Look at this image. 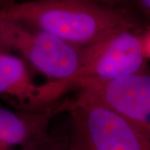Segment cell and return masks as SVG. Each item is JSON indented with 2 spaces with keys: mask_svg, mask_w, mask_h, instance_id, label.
Returning <instances> with one entry per match:
<instances>
[{
  "mask_svg": "<svg viewBox=\"0 0 150 150\" xmlns=\"http://www.w3.org/2000/svg\"><path fill=\"white\" fill-rule=\"evenodd\" d=\"M77 96L107 105L150 130L149 69L105 83L87 86Z\"/></svg>",
  "mask_w": 150,
  "mask_h": 150,
  "instance_id": "5",
  "label": "cell"
},
{
  "mask_svg": "<svg viewBox=\"0 0 150 150\" xmlns=\"http://www.w3.org/2000/svg\"><path fill=\"white\" fill-rule=\"evenodd\" d=\"M32 71L20 58L0 48V100L6 106L39 112L59 103L49 83H37Z\"/></svg>",
  "mask_w": 150,
  "mask_h": 150,
  "instance_id": "6",
  "label": "cell"
},
{
  "mask_svg": "<svg viewBox=\"0 0 150 150\" xmlns=\"http://www.w3.org/2000/svg\"><path fill=\"white\" fill-rule=\"evenodd\" d=\"M59 108L71 118L69 150H150V130L107 105L76 95Z\"/></svg>",
  "mask_w": 150,
  "mask_h": 150,
  "instance_id": "2",
  "label": "cell"
},
{
  "mask_svg": "<svg viewBox=\"0 0 150 150\" xmlns=\"http://www.w3.org/2000/svg\"><path fill=\"white\" fill-rule=\"evenodd\" d=\"M0 150H16L15 149L12 148L11 146L8 144H7L4 141L0 139Z\"/></svg>",
  "mask_w": 150,
  "mask_h": 150,
  "instance_id": "12",
  "label": "cell"
},
{
  "mask_svg": "<svg viewBox=\"0 0 150 150\" xmlns=\"http://www.w3.org/2000/svg\"><path fill=\"white\" fill-rule=\"evenodd\" d=\"M0 48L23 60L48 82L64 81L79 69L82 48L18 22L0 18Z\"/></svg>",
  "mask_w": 150,
  "mask_h": 150,
  "instance_id": "4",
  "label": "cell"
},
{
  "mask_svg": "<svg viewBox=\"0 0 150 150\" xmlns=\"http://www.w3.org/2000/svg\"><path fill=\"white\" fill-rule=\"evenodd\" d=\"M43 150H69V137L51 134Z\"/></svg>",
  "mask_w": 150,
  "mask_h": 150,
  "instance_id": "8",
  "label": "cell"
},
{
  "mask_svg": "<svg viewBox=\"0 0 150 150\" xmlns=\"http://www.w3.org/2000/svg\"><path fill=\"white\" fill-rule=\"evenodd\" d=\"M129 6L143 19L150 22V0H128Z\"/></svg>",
  "mask_w": 150,
  "mask_h": 150,
  "instance_id": "9",
  "label": "cell"
},
{
  "mask_svg": "<svg viewBox=\"0 0 150 150\" xmlns=\"http://www.w3.org/2000/svg\"><path fill=\"white\" fill-rule=\"evenodd\" d=\"M144 31H119L82 48L80 64L74 74L67 80L49 82L56 99L73 89L79 91L149 69L143 48Z\"/></svg>",
  "mask_w": 150,
  "mask_h": 150,
  "instance_id": "3",
  "label": "cell"
},
{
  "mask_svg": "<svg viewBox=\"0 0 150 150\" xmlns=\"http://www.w3.org/2000/svg\"><path fill=\"white\" fill-rule=\"evenodd\" d=\"M143 48L144 54L147 60L150 59V27L143 33Z\"/></svg>",
  "mask_w": 150,
  "mask_h": 150,
  "instance_id": "11",
  "label": "cell"
},
{
  "mask_svg": "<svg viewBox=\"0 0 150 150\" xmlns=\"http://www.w3.org/2000/svg\"><path fill=\"white\" fill-rule=\"evenodd\" d=\"M13 2H14V0H0V8Z\"/></svg>",
  "mask_w": 150,
  "mask_h": 150,
  "instance_id": "13",
  "label": "cell"
},
{
  "mask_svg": "<svg viewBox=\"0 0 150 150\" xmlns=\"http://www.w3.org/2000/svg\"><path fill=\"white\" fill-rule=\"evenodd\" d=\"M83 2H88L101 5L110 6V7H119V8H129L128 0H79Z\"/></svg>",
  "mask_w": 150,
  "mask_h": 150,
  "instance_id": "10",
  "label": "cell"
},
{
  "mask_svg": "<svg viewBox=\"0 0 150 150\" xmlns=\"http://www.w3.org/2000/svg\"><path fill=\"white\" fill-rule=\"evenodd\" d=\"M0 18L47 33L79 48L119 31L147 29L132 8L79 0L14 1L0 8Z\"/></svg>",
  "mask_w": 150,
  "mask_h": 150,
  "instance_id": "1",
  "label": "cell"
},
{
  "mask_svg": "<svg viewBox=\"0 0 150 150\" xmlns=\"http://www.w3.org/2000/svg\"><path fill=\"white\" fill-rule=\"evenodd\" d=\"M59 103L39 112H24L0 104V139L16 150H43L51 120L61 113Z\"/></svg>",
  "mask_w": 150,
  "mask_h": 150,
  "instance_id": "7",
  "label": "cell"
}]
</instances>
